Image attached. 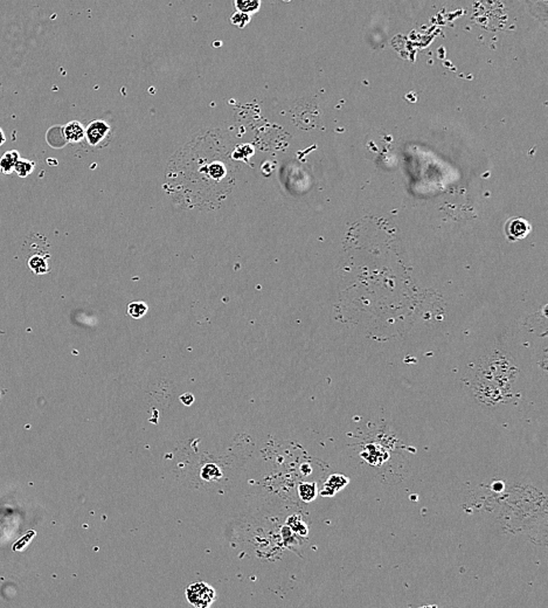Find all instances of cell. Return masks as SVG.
Instances as JSON below:
<instances>
[{"mask_svg": "<svg viewBox=\"0 0 548 608\" xmlns=\"http://www.w3.org/2000/svg\"><path fill=\"white\" fill-rule=\"evenodd\" d=\"M518 374V366L509 354L493 352L484 356L478 363L474 380L490 384L511 394Z\"/></svg>", "mask_w": 548, "mask_h": 608, "instance_id": "6da1fadb", "label": "cell"}, {"mask_svg": "<svg viewBox=\"0 0 548 608\" xmlns=\"http://www.w3.org/2000/svg\"><path fill=\"white\" fill-rule=\"evenodd\" d=\"M186 598L191 605L198 608H206L212 606V603L215 601L216 593L214 589L206 582H196L187 587Z\"/></svg>", "mask_w": 548, "mask_h": 608, "instance_id": "7a4b0ae2", "label": "cell"}, {"mask_svg": "<svg viewBox=\"0 0 548 608\" xmlns=\"http://www.w3.org/2000/svg\"><path fill=\"white\" fill-rule=\"evenodd\" d=\"M473 392L476 398L480 400L481 402L489 406H494L503 401H506L510 395L509 393L501 391L496 386L476 380H474L473 384Z\"/></svg>", "mask_w": 548, "mask_h": 608, "instance_id": "3957f363", "label": "cell"}, {"mask_svg": "<svg viewBox=\"0 0 548 608\" xmlns=\"http://www.w3.org/2000/svg\"><path fill=\"white\" fill-rule=\"evenodd\" d=\"M531 231V226L527 220L522 219V218H513L507 221L506 226H505V232H506V235L507 238H509L511 241H517V240H521L523 238H526L527 234L530 233Z\"/></svg>", "mask_w": 548, "mask_h": 608, "instance_id": "277c9868", "label": "cell"}, {"mask_svg": "<svg viewBox=\"0 0 548 608\" xmlns=\"http://www.w3.org/2000/svg\"><path fill=\"white\" fill-rule=\"evenodd\" d=\"M523 3L532 17L539 20L543 27H547L548 0H523Z\"/></svg>", "mask_w": 548, "mask_h": 608, "instance_id": "5b68a950", "label": "cell"}, {"mask_svg": "<svg viewBox=\"0 0 548 608\" xmlns=\"http://www.w3.org/2000/svg\"><path fill=\"white\" fill-rule=\"evenodd\" d=\"M347 483H349V480L344 475H331L324 484V488H323L322 490V495L325 497L333 496L338 491H340L341 489L345 488Z\"/></svg>", "mask_w": 548, "mask_h": 608, "instance_id": "8992f818", "label": "cell"}, {"mask_svg": "<svg viewBox=\"0 0 548 608\" xmlns=\"http://www.w3.org/2000/svg\"><path fill=\"white\" fill-rule=\"evenodd\" d=\"M109 131V126L104 122L96 121L93 122L87 129V138L90 144L96 145L102 141L106 133Z\"/></svg>", "mask_w": 548, "mask_h": 608, "instance_id": "52a82bcc", "label": "cell"}, {"mask_svg": "<svg viewBox=\"0 0 548 608\" xmlns=\"http://www.w3.org/2000/svg\"><path fill=\"white\" fill-rule=\"evenodd\" d=\"M20 158L18 151L10 150L0 157V172L4 174H11L14 172V166Z\"/></svg>", "mask_w": 548, "mask_h": 608, "instance_id": "ba28073f", "label": "cell"}, {"mask_svg": "<svg viewBox=\"0 0 548 608\" xmlns=\"http://www.w3.org/2000/svg\"><path fill=\"white\" fill-rule=\"evenodd\" d=\"M63 136L68 142H80L84 137V129L79 122H71L63 128Z\"/></svg>", "mask_w": 548, "mask_h": 608, "instance_id": "9c48e42d", "label": "cell"}, {"mask_svg": "<svg viewBox=\"0 0 548 608\" xmlns=\"http://www.w3.org/2000/svg\"><path fill=\"white\" fill-rule=\"evenodd\" d=\"M27 264L28 267H30L31 271L34 273V274H46L48 272V262L44 256H41V255H33L31 256L30 259L27 260Z\"/></svg>", "mask_w": 548, "mask_h": 608, "instance_id": "30bf717a", "label": "cell"}, {"mask_svg": "<svg viewBox=\"0 0 548 608\" xmlns=\"http://www.w3.org/2000/svg\"><path fill=\"white\" fill-rule=\"evenodd\" d=\"M234 5L237 11L250 15L260 11L261 0H234Z\"/></svg>", "mask_w": 548, "mask_h": 608, "instance_id": "8fae6325", "label": "cell"}, {"mask_svg": "<svg viewBox=\"0 0 548 608\" xmlns=\"http://www.w3.org/2000/svg\"><path fill=\"white\" fill-rule=\"evenodd\" d=\"M34 162L28 161L26 158H19L14 166V172L18 174L20 178H25L34 171Z\"/></svg>", "mask_w": 548, "mask_h": 608, "instance_id": "7c38bea8", "label": "cell"}, {"mask_svg": "<svg viewBox=\"0 0 548 608\" xmlns=\"http://www.w3.org/2000/svg\"><path fill=\"white\" fill-rule=\"evenodd\" d=\"M298 493L302 501H313L317 496V485L316 483H301L298 487Z\"/></svg>", "mask_w": 548, "mask_h": 608, "instance_id": "4fadbf2b", "label": "cell"}, {"mask_svg": "<svg viewBox=\"0 0 548 608\" xmlns=\"http://www.w3.org/2000/svg\"><path fill=\"white\" fill-rule=\"evenodd\" d=\"M231 22L234 26H236V27L244 28L245 26L248 25L249 22H250V15L245 14V13H243V12L237 11V12H235L234 14L232 15Z\"/></svg>", "mask_w": 548, "mask_h": 608, "instance_id": "5bb4252c", "label": "cell"}, {"mask_svg": "<svg viewBox=\"0 0 548 608\" xmlns=\"http://www.w3.org/2000/svg\"><path fill=\"white\" fill-rule=\"evenodd\" d=\"M128 311H129L131 317L141 318L142 316H144L146 313L147 307L145 303H142V302H134V303H131L129 305Z\"/></svg>", "mask_w": 548, "mask_h": 608, "instance_id": "9a60e30c", "label": "cell"}, {"mask_svg": "<svg viewBox=\"0 0 548 608\" xmlns=\"http://www.w3.org/2000/svg\"><path fill=\"white\" fill-rule=\"evenodd\" d=\"M201 475H202L203 480L212 481V480L218 479V476H220V471H219L218 467L214 466V464H208V466L203 467Z\"/></svg>", "mask_w": 548, "mask_h": 608, "instance_id": "2e32d148", "label": "cell"}, {"mask_svg": "<svg viewBox=\"0 0 548 608\" xmlns=\"http://www.w3.org/2000/svg\"><path fill=\"white\" fill-rule=\"evenodd\" d=\"M180 400H181V402L184 403V405L191 406L192 403L194 402V397H193V394H191V393H184L181 397H180Z\"/></svg>", "mask_w": 548, "mask_h": 608, "instance_id": "e0dca14e", "label": "cell"}, {"mask_svg": "<svg viewBox=\"0 0 548 608\" xmlns=\"http://www.w3.org/2000/svg\"><path fill=\"white\" fill-rule=\"evenodd\" d=\"M492 489L494 491H501L504 489V483L503 482H494L492 484Z\"/></svg>", "mask_w": 548, "mask_h": 608, "instance_id": "ac0fdd59", "label": "cell"}, {"mask_svg": "<svg viewBox=\"0 0 548 608\" xmlns=\"http://www.w3.org/2000/svg\"><path fill=\"white\" fill-rule=\"evenodd\" d=\"M301 470H302L303 472H304V474L308 475V474H310L311 471H312V469L310 468L309 464H303V466L301 467Z\"/></svg>", "mask_w": 548, "mask_h": 608, "instance_id": "d6986e66", "label": "cell"}, {"mask_svg": "<svg viewBox=\"0 0 548 608\" xmlns=\"http://www.w3.org/2000/svg\"><path fill=\"white\" fill-rule=\"evenodd\" d=\"M6 142V137H5V133H4L3 129L0 128V146L4 145V143Z\"/></svg>", "mask_w": 548, "mask_h": 608, "instance_id": "ffe728a7", "label": "cell"}]
</instances>
